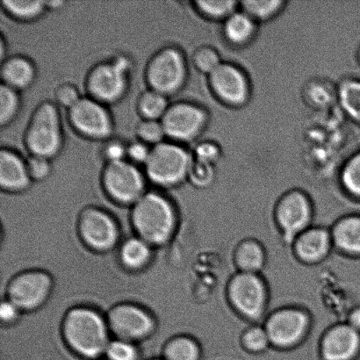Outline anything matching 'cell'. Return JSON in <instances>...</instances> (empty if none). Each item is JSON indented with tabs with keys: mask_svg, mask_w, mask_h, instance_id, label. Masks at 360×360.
Wrapping results in <instances>:
<instances>
[{
	"mask_svg": "<svg viewBox=\"0 0 360 360\" xmlns=\"http://www.w3.org/2000/svg\"><path fill=\"white\" fill-rule=\"evenodd\" d=\"M18 91L6 84L0 86V125L5 127L15 118L20 108Z\"/></svg>",
	"mask_w": 360,
	"mask_h": 360,
	"instance_id": "cell-28",
	"label": "cell"
},
{
	"mask_svg": "<svg viewBox=\"0 0 360 360\" xmlns=\"http://www.w3.org/2000/svg\"><path fill=\"white\" fill-rule=\"evenodd\" d=\"M308 314L295 308L278 309L268 316L266 329L270 343L278 349H290L299 345L308 334Z\"/></svg>",
	"mask_w": 360,
	"mask_h": 360,
	"instance_id": "cell-9",
	"label": "cell"
},
{
	"mask_svg": "<svg viewBox=\"0 0 360 360\" xmlns=\"http://www.w3.org/2000/svg\"><path fill=\"white\" fill-rule=\"evenodd\" d=\"M224 32L226 37L232 44H246L253 37L255 23L252 18L245 12H236L226 20Z\"/></svg>",
	"mask_w": 360,
	"mask_h": 360,
	"instance_id": "cell-23",
	"label": "cell"
},
{
	"mask_svg": "<svg viewBox=\"0 0 360 360\" xmlns=\"http://www.w3.org/2000/svg\"><path fill=\"white\" fill-rule=\"evenodd\" d=\"M214 177L213 164L193 160L188 178L194 185L205 186L212 181Z\"/></svg>",
	"mask_w": 360,
	"mask_h": 360,
	"instance_id": "cell-37",
	"label": "cell"
},
{
	"mask_svg": "<svg viewBox=\"0 0 360 360\" xmlns=\"http://www.w3.org/2000/svg\"><path fill=\"white\" fill-rule=\"evenodd\" d=\"M55 96L60 105L68 109L81 98L77 88L70 83H63L56 87Z\"/></svg>",
	"mask_w": 360,
	"mask_h": 360,
	"instance_id": "cell-40",
	"label": "cell"
},
{
	"mask_svg": "<svg viewBox=\"0 0 360 360\" xmlns=\"http://www.w3.org/2000/svg\"><path fill=\"white\" fill-rule=\"evenodd\" d=\"M235 263L240 273L257 274L266 263V253L259 243L246 240L240 243L235 252Z\"/></svg>",
	"mask_w": 360,
	"mask_h": 360,
	"instance_id": "cell-22",
	"label": "cell"
},
{
	"mask_svg": "<svg viewBox=\"0 0 360 360\" xmlns=\"http://www.w3.org/2000/svg\"><path fill=\"white\" fill-rule=\"evenodd\" d=\"M333 245L348 255H360V217H348L341 219L334 226Z\"/></svg>",
	"mask_w": 360,
	"mask_h": 360,
	"instance_id": "cell-21",
	"label": "cell"
},
{
	"mask_svg": "<svg viewBox=\"0 0 360 360\" xmlns=\"http://www.w3.org/2000/svg\"><path fill=\"white\" fill-rule=\"evenodd\" d=\"M26 161L19 154L6 148L0 150V186L17 192L27 188L30 183Z\"/></svg>",
	"mask_w": 360,
	"mask_h": 360,
	"instance_id": "cell-19",
	"label": "cell"
},
{
	"mask_svg": "<svg viewBox=\"0 0 360 360\" xmlns=\"http://www.w3.org/2000/svg\"><path fill=\"white\" fill-rule=\"evenodd\" d=\"M128 144L119 139H109L102 146L101 155L107 163L125 160Z\"/></svg>",
	"mask_w": 360,
	"mask_h": 360,
	"instance_id": "cell-36",
	"label": "cell"
},
{
	"mask_svg": "<svg viewBox=\"0 0 360 360\" xmlns=\"http://www.w3.org/2000/svg\"><path fill=\"white\" fill-rule=\"evenodd\" d=\"M194 157H195L194 160L214 165V162L218 160L219 150L217 146L213 143H203L196 147Z\"/></svg>",
	"mask_w": 360,
	"mask_h": 360,
	"instance_id": "cell-42",
	"label": "cell"
},
{
	"mask_svg": "<svg viewBox=\"0 0 360 360\" xmlns=\"http://www.w3.org/2000/svg\"><path fill=\"white\" fill-rule=\"evenodd\" d=\"M102 183L109 195L119 202H136L143 195V176L131 162L122 160L105 164Z\"/></svg>",
	"mask_w": 360,
	"mask_h": 360,
	"instance_id": "cell-10",
	"label": "cell"
},
{
	"mask_svg": "<svg viewBox=\"0 0 360 360\" xmlns=\"http://www.w3.org/2000/svg\"><path fill=\"white\" fill-rule=\"evenodd\" d=\"M193 158L185 148L174 142L153 146L144 165L147 177L161 186H172L188 177Z\"/></svg>",
	"mask_w": 360,
	"mask_h": 360,
	"instance_id": "cell-4",
	"label": "cell"
},
{
	"mask_svg": "<svg viewBox=\"0 0 360 360\" xmlns=\"http://www.w3.org/2000/svg\"><path fill=\"white\" fill-rule=\"evenodd\" d=\"M160 122L165 136L172 142H190L204 129L207 114L199 105L177 102L169 105Z\"/></svg>",
	"mask_w": 360,
	"mask_h": 360,
	"instance_id": "cell-11",
	"label": "cell"
},
{
	"mask_svg": "<svg viewBox=\"0 0 360 360\" xmlns=\"http://www.w3.org/2000/svg\"><path fill=\"white\" fill-rule=\"evenodd\" d=\"M294 252L305 264H316L323 260L333 246L331 232L323 228H309L295 238Z\"/></svg>",
	"mask_w": 360,
	"mask_h": 360,
	"instance_id": "cell-17",
	"label": "cell"
},
{
	"mask_svg": "<svg viewBox=\"0 0 360 360\" xmlns=\"http://www.w3.org/2000/svg\"><path fill=\"white\" fill-rule=\"evenodd\" d=\"M109 322L112 330L122 340H137L146 337L153 328V320L136 307L119 306L112 310Z\"/></svg>",
	"mask_w": 360,
	"mask_h": 360,
	"instance_id": "cell-16",
	"label": "cell"
},
{
	"mask_svg": "<svg viewBox=\"0 0 360 360\" xmlns=\"http://www.w3.org/2000/svg\"><path fill=\"white\" fill-rule=\"evenodd\" d=\"M229 302L245 319L257 321L264 316L267 306V288L259 275L239 273L229 281Z\"/></svg>",
	"mask_w": 360,
	"mask_h": 360,
	"instance_id": "cell-7",
	"label": "cell"
},
{
	"mask_svg": "<svg viewBox=\"0 0 360 360\" xmlns=\"http://www.w3.org/2000/svg\"><path fill=\"white\" fill-rule=\"evenodd\" d=\"M283 1H260V0H247L242 2L243 12L248 14L253 20H268L280 12Z\"/></svg>",
	"mask_w": 360,
	"mask_h": 360,
	"instance_id": "cell-29",
	"label": "cell"
},
{
	"mask_svg": "<svg viewBox=\"0 0 360 360\" xmlns=\"http://www.w3.org/2000/svg\"><path fill=\"white\" fill-rule=\"evenodd\" d=\"M340 101L345 112L360 122V81L349 80L342 84Z\"/></svg>",
	"mask_w": 360,
	"mask_h": 360,
	"instance_id": "cell-26",
	"label": "cell"
},
{
	"mask_svg": "<svg viewBox=\"0 0 360 360\" xmlns=\"http://www.w3.org/2000/svg\"><path fill=\"white\" fill-rule=\"evenodd\" d=\"M68 120L79 135L91 140H108L114 131L110 112L94 98H80L68 109Z\"/></svg>",
	"mask_w": 360,
	"mask_h": 360,
	"instance_id": "cell-8",
	"label": "cell"
},
{
	"mask_svg": "<svg viewBox=\"0 0 360 360\" xmlns=\"http://www.w3.org/2000/svg\"><path fill=\"white\" fill-rule=\"evenodd\" d=\"M167 360H200L199 345L188 338H178L169 344L165 351Z\"/></svg>",
	"mask_w": 360,
	"mask_h": 360,
	"instance_id": "cell-27",
	"label": "cell"
},
{
	"mask_svg": "<svg viewBox=\"0 0 360 360\" xmlns=\"http://www.w3.org/2000/svg\"><path fill=\"white\" fill-rule=\"evenodd\" d=\"M107 354L110 360H136V352L125 340L112 342L108 345Z\"/></svg>",
	"mask_w": 360,
	"mask_h": 360,
	"instance_id": "cell-39",
	"label": "cell"
},
{
	"mask_svg": "<svg viewBox=\"0 0 360 360\" xmlns=\"http://www.w3.org/2000/svg\"><path fill=\"white\" fill-rule=\"evenodd\" d=\"M341 181L347 192L352 196L360 198V153L345 165Z\"/></svg>",
	"mask_w": 360,
	"mask_h": 360,
	"instance_id": "cell-31",
	"label": "cell"
},
{
	"mask_svg": "<svg viewBox=\"0 0 360 360\" xmlns=\"http://www.w3.org/2000/svg\"><path fill=\"white\" fill-rule=\"evenodd\" d=\"M46 9L56 10L60 8L65 5V1H60V0H51V1H44Z\"/></svg>",
	"mask_w": 360,
	"mask_h": 360,
	"instance_id": "cell-45",
	"label": "cell"
},
{
	"mask_svg": "<svg viewBox=\"0 0 360 360\" xmlns=\"http://www.w3.org/2000/svg\"><path fill=\"white\" fill-rule=\"evenodd\" d=\"M186 76L185 56L174 46H167L155 53L146 69V79L150 89L167 97L181 89Z\"/></svg>",
	"mask_w": 360,
	"mask_h": 360,
	"instance_id": "cell-6",
	"label": "cell"
},
{
	"mask_svg": "<svg viewBox=\"0 0 360 360\" xmlns=\"http://www.w3.org/2000/svg\"><path fill=\"white\" fill-rule=\"evenodd\" d=\"M132 68L131 59L124 55L97 63L87 74L88 94L102 104L119 101L128 91Z\"/></svg>",
	"mask_w": 360,
	"mask_h": 360,
	"instance_id": "cell-2",
	"label": "cell"
},
{
	"mask_svg": "<svg viewBox=\"0 0 360 360\" xmlns=\"http://www.w3.org/2000/svg\"><path fill=\"white\" fill-rule=\"evenodd\" d=\"M67 341L74 350L87 358H95L107 350L108 335L103 321L89 309H75L65 324Z\"/></svg>",
	"mask_w": 360,
	"mask_h": 360,
	"instance_id": "cell-5",
	"label": "cell"
},
{
	"mask_svg": "<svg viewBox=\"0 0 360 360\" xmlns=\"http://www.w3.org/2000/svg\"><path fill=\"white\" fill-rule=\"evenodd\" d=\"M63 143L61 117L58 108L45 101L35 108L25 131L24 143L31 156L55 158Z\"/></svg>",
	"mask_w": 360,
	"mask_h": 360,
	"instance_id": "cell-1",
	"label": "cell"
},
{
	"mask_svg": "<svg viewBox=\"0 0 360 360\" xmlns=\"http://www.w3.org/2000/svg\"><path fill=\"white\" fill-rule=\"evenodd\" d=\"M1 5L11 16L24 21L37 19L46 10L44 1L34 0H2Z\"/></svg>",
	"mask_w": 360,
	"mask_h": 360,
	"instance_id": "cell-25",
	"label": "cell"
},
{
	"mask_svg": "<svg viewBox=\"0 0 360 360\" xmlns=\"http://www.w3.org/2000/svg\"><path fill=\"white\" fill-rule=\"evenodd\" d=\"M242 345L247 352L260 354L266 351L271 343L264 327L252 326L243 333Z\"/></svg>",
	"mask_w": 360,
	"mask_h": 360,
	"instance_id": "cell-32",
	"label": "cell"
},
{
	"mask_svg": "<svg viewBox=\"0 0 360 360\" xmlns=\"http://www.w3.org/2000/svg\"><path fill=\"white\" fill-rule=\"evenodd\" d=\"M349 326L354 328V330L360 331V309L352 310L348 316Z\"/></svg>",
	"mask_w": 360,
	"mask_h": 360,
	"instance_id": "cell-44",
	"label": "cell"
},
{
	"mask_svg": "<svg viewBox=\"0 0 360 360\" xmlns=\"http://www.w3.org/2000/svg\"><path fill=\"white\" fill-rule=\"evenodd\" d=\"M136 133L139 141L146 144H157L163 142L165 134L160 121L143 120L136 126Z\"/></svg>",
	"mask_w": 360,
	"mask_h": 360,
	"instance_id": "cell-33",
	"label": "cell"
},
{
	"mask_svg": "<svg viewBox=\"0 0 360 360\" xmlns=\"http://www.w3.org/2000/svg\"><path fill=\"white\" fill-rule=\"evenodd\" d=\"M51 280L45 274L30 273L20 275L10 285V302L18 309H34L44 301L51 288Z\"/></svg>",
	"mask_w": 360,
	"mask_h": 360,
	"instance_id": "cell-15",
	"label": "cell"
},
{
	"mask_svg": "<svg viewBox=\"0 0 360 360\" xmlns=\"http://www.w3.org/2000/svg\"><path fill=\"white\" fill-rule=\"evenodd\" d=\"M359 59H360V51H359Z\"/></svg>",
	"mask_w": 360,
	"mask_h": 360,
	"instance_id": "cell-47",
	"label": "cell"
},
{
	"mask_svg": "<svg viewBox=\"0 0 360 360\" xmlns=\"http://www.w3.org/2000/svg\"><path fill=\"white\" fill-rule=\"evenodd\" d=\"M150 256L149 247L146 242L131 239L127 242L122 250L123 262L130 267H140L146 263Z\"/></svg>",
	"mask_w": 360,
	"mask_h": 360,
	"instance_id": "cell-30",
	"label": "cell"
},
{
	"mask_svg": "<svg viewBox=\"0 0 360 360\" xmlns=\"http://www.w3.org/2000/svg\"><path fill=\"white\" fill-rule=\"evenodd\" d=\"M28 174L31 179L42 180L51 174V163L49 158L31 156L26 161Z\"/></svg>",
	"mask_w": 360,
	"mask_h": 360,
	"instance_id": "cell-38",
	"label": "cell"
},
{
	"mask_svg": "<svg viewBox=\"0 0 360 360\" xmlns=\"http://www.w3.org/2000/svg\"><path fill=\"white\" fill-rule=\"evenodd\" d=\"M83 238L94 248L105 250L114 245L117 231L108 215L96 210H87L81 220Z\"/></svg>",
	"mask_w": 360,
	"mask_h": 360,
	"instance_id": "cell-18",
	"label": "cell"
},
{
	"mask_svg": "<svg viewBox=\"0 0 360 360\" xmlns=\"http://www.w3.org/2000/svg\"><path fill=\"white\" fill-rule=\"evenodd\" d=\"M17 307L13 305L12 302H3L1 309H0V315L4 321H11L17 315Z\"/></svg>",
	"mask_w": 360,
	"mask_h": 360,
	"instance_id": "cell-43",
	"label": "cell"
},
{
	"mask_svg": "<svg viewBox=\"0 0 360 360\" xmlns=\"http://www.w3.org/2000/svg\"><path fill=\"white\" fill-rule=\"evenodd\" d=\"M193 60L198 70L208 74L214 72L221 63L218 53L208 47L198 49L193 54Z\"/></svg>",
	"mask_w": 360,
	"mask_h": 360,
	"instance_id": "cell-35",
	"label": "cell"
},
{
	"mask_svg": "<svg viewBox=\"0 0 360 360\" xmlns=\"http://www.w3.org/2000/svg\"><path fill=\"white\" fill-rule=\"evenodd\" d=\"M6 41L4 39L3 35L0 37V56H1V61L6 58Z\"/></svg>",
	"mask_w": 360,
	"mask_h": 360,
	"instance_id": "cell-46",
	"label": "cell"
},
{
	"mask_svg": "<svg viewBox=\"0 0 360 360\" xmlns=\"http://www.w3.org/2000/svg\"><path fill=\"white\" fill-rule=\"evenodd\" d=\"M198 10L201 13L213 19H228L231 14L236 13V1H195L194 2Z\"/></svg>",
	"mask_w": 360,
	"mask_h": 360,
	"instance_id": "cell-34",
	"label": "cell"
},
{
	"mask_svg": "<svg viewBox=\"0 0 360 360\" xmlns=\"http://www.w3.org/2000/svg\"><path fill=\"white\" fill-rule=\"evenodd\" d=\"M151 149L148 144L136 141L128 144V151H127V157H128L132 164H143L146 165L148 158L150 157Z\"/></svg>",
	"mask_w": 360,
	"mask_h": 360,
	"instance_id": "cell-41",
	"label": "cell"
},
{
	"mask_svg": "<svg viewBox=\"0 0 360 360\" xmlns=\"http://www.w3.org/2000/svg\"><path fill=\"white\" fill-rule=\"evenodd\" d=\"M2 84L13 89H26L33 84L37 70L34 63L27 56L13 55L3 60L0 67Z\"/></svg>",
	"mask_w": 360,
	"mask_h": 360,
	"instance_id": "cell-20",
	"label": "cell"
},
{
	"mask_svg": "<svg viewBox=\"0 0 360 360\" xmlns=\"http://www.w3.org/2000/svg\"><path fill=\"white\" fill-rule=\"evenodd\" d=\"M169 105L167 96L150 89L144 91L137 101V109L143 120H161Z\"/></svg>",
	"mask_w": 360,
	"mask_h": 360,
	"instance_id": "cell-24",
	"label": "cell"
},
{
	"mask_svg": "<svg viewBox=\"0 0 360 360\" xmlns=\"http://www.w3.org/2000/svg\"><path fill=\"white\" fill-rule=\"evenodd\" d=\"M360 349V335L348 323L338 324L324 335L320 352L323 360H352Z\"/></svg>",
	"mask_w": 360,
	"mask_h": 360,
	"instance_id": "cell-14",
	"label": "cell"
},
{
	"mask_svg": "<svg viewBox=\"0 0 360 360\" xmlns=\"http://www.w3.org/2000/svg\"><path fill=\"white\" fill-rule=\"evenodd\" d=\"M212 89L221 101L239 107L248 100L250 87L245 74L229 63H221L210 74Z\"/></svg>",
	"mask_w": 360,
	"mask_h": 360,
	"instance_id": "cell-13",
	"label": "cell"
},
{
	"mask_svg": "<svg viewBox=\"0 0 360 360\" xmlns=\"http://www.w3.org/2000/svg\"><path fill=\"white\" fill-rule=\"evenodd\" d=\"M275 215L284 239L292 243L300 234L310 228L312 205L304 193L292 191L278 201Z\"/></svg>",
	"mask_w": 360,
	"mask_h": 360,
	"instance_id": "cell-12",
	"label": "cell"
},
{
	"mask_svg": "<svg viewBox=\"0 0 360 360\" xmlns=\"http://www.w3.org/2000/svg\"><path fill=\"white\" fill-rule=\"evenodd\" d=\"M133 221L137 231L146 241L162 243L167 241L174 231V208L160 194H143L134 207Z\"/></svg>",
	"mask_w": 360,
	"mask_h": 360,
	"instance_id": "cell-3",
	"label": "cell"
}]
</instances>
